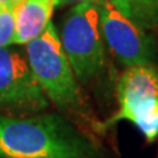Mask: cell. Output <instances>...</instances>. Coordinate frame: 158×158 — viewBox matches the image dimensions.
<instances>
[{
    "instance_id": "cell-1",
    "label": "cell",
    "mask_w": 158,
    "mask_h": 158,
    "mask_svg": "<svg viewBox=\"0 0 158 158\" xmlns=\"http://www.w3.org/2000/svg\"><path fill=\"white\" fill-rule=\"evenodd\" d=\"M0 158H98V149L56 113L0 116Z\"/></svg>"
},
{
    "instance_id": "cell-2",
    "label": "cell",
    "mask_w": 158,
    "mask_h": 158,
    "mask_svg": "<svg viewBox=\"0 0 158 158\" xmlns=\"http://www.w3.org/2000/svg\"><path fill=\"white\" fill-rule=\"evenodd\" d=\"M25 56L38 85L49 100L61 111L90 124L96 131L98 123L91 116L77 77L52 23L41 36L27 44Z\"/></svg>"
},
{
    "instance_id": "cell-3",
    "label": "cell",
    "mask_w": 158,
    "mask_h": 158,
    "mask_svg": "<svg viewBox=\"0 0 158 158\" xmlns=\"http://www.w3.org/2000/svg\"><path fill=\"white\" fill-rule=\"evenodd\" d=\"M118 111L111 118L98 123V131H107L118 121L133 123L148 142L158 137V70L154 65L129 66L116 87Z\"/></svg>"
},
{
    "instance_id": "cell-4",
    "label": "cell",
    "mask_w": 158,
    "mask_h": 158,
    "mask_svg": "<svg viewBox=\"0 0 158 158\" xmlns=\"http://www.w3.org/2000/svg\"><path fill=\"white\" fill-rule=\"evenodd\" d=\"M59 40L79 82L88 83L103 70L106 54L98 4L73 7L63 20Z\"/></svg>"
},
{
    "instance_id": "cell-5",
    "label": "cell",
    "mask_w": 158,
    "mask_h": 158,
    "mask_svg": "<svg viewBox=\"0 0 158 158\" xmlns=\"http://www.w3.org/2000/svg\"><path fill=\"white\" fill-rule=\"evenodd\" d=\"M48 107L49 99L38 85L25 54L0 48V108L36 113Z\"/></svg>"
},
{
    "instance_id": "cell-6",
    "label": "cell",
    "mask_w": 158,
    "mask_h": 158,
    "mask_svg": "<svg viewBox=\"0 0 158 158\" xmlns=\"http://www.w3.org/2000/svg\"><path fill=\"white\" fill-rule=\"evenodd\" d=\"M98 6L103 40L117 61L127 67L154 65L156 44L146 31L117 12L108 0Z\"/></svg>"
},
{
    "instance_id": "cell-7",
    "label": "cell",
    "mask_w": 158,
    "mask_h": 158,
    "mask_svg": "<svg viewBox=\"0 0 158 158\" xmlns=\"http://www.w3.org/2000/svg\"><path fill=\"white\" fill-rule=\"evenodd\" d=\"M54 7V0H20L15 4L13 44L27 45L41 36L50 24Z\"/></svg>"
},
{
    "instance_id": "cell-8",
    "label": "cell",
    "mask_w": 158,
    "mask_h": 158,
    "mask_svg": "<svg viewBox=\"0 0 158 158\" xmlns=\"http://www.w3.org/2000/svg\"><path fill=\"white\" fill-rule=\"evenodd\" d=\"M108 3L144 31L158 28V0H108Z\"/></svg>"
},
{
    "instance_id": "cell-9",
    "label": "cell",
    "mask_w": 158,
    "mask_h": 158,
    "mask_svg": "<svg viewBox=\"0 0 158 158\" xmlns=\"http://www.w3.org/2000/svg\"><path fill=\"white\" fill-rule=\"evenodd\" d=\"M15 6H0V48L15 41Z\"/></svg>"
},
{
    "instance_id": "cell-10",
    "label": "cell",
    "mask_w": 158,
    "mask_h": 158,
    "mask_svg": "<svg viewBox=\"0 0 158 158\" xmlns=\"http://www.w3.org/2000/svg\"><path fill=\"white\" fill-rule=\"evenodd\" d=\"M56 2V7L66 6V4H79V3H95L100 4L103 0H54Z\"/></svg>"
},
{
    "instance_id": "cell-11",
    "label": "cell",
    "mask_w": 158,
    "mask_h": 158,
    "mask_svg": "<svg viewBox=\"0 0 158 158\" xmlns=\"http://www.w3.org/2000/svg\"><path fill=\"white\" fill-rule=\"evenodd\" d=\"M20 0H0V6H15Z\"/></svg>"
}]
</instances>
